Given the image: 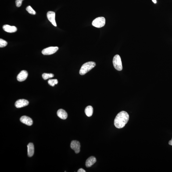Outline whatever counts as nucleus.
Segmentation results:
<instances>
[{
  "mask_svg": "<svg viewBox=\"0 0 172 172\" xmlns=\"http://www.w3.org/2000/svg\"><path fill=\"white\" fill-rule=\"evenodd\" d=\"M129 116L127 112L122 111L118 113L114 120L115 127L118 128H123L128 122Z\"/></svg>",
  "mask_w": 172,
  "mask_h": 172,
  "instance_id": "obj_1",
  "label": "nucleus"
},
{
  "mask_svg": "<svg viewBox=\"0 0 172 172\" xmlns=\"http://www.w3.org/2000/svg\"><path fill=\"white\" fill-rule=\"evenodd\" d=\"M96 63L94 62H89L84 63L82 66L80 71V74L81 75L85 74L96 66Z\"/></svg>",
  "mask_w": 172,
  "mask_h": 172,
  "instance_id": "obj_2",
  "label": "nucleus"
},
{
  "mask_svg": "<svg viewBox=\"0 0 172 172\" xmlns=\"http://www.w3.org/2000/svg\"><path fill=\"white\" fill-rule=\"evenodd\" d=\"M113 62L114 67L116 70L121 71L123 70V66L120 55H115L113 57Z\"/></svg>",
  "mask_w": 172,
  "mask_h": 172,
  "instance_id": "obj_3",
  "label": "nucleus"
},
{
  "mask_svg": "<svg viewBox=\"0 0 172 172\" xmlns=\"http://www.w3.org/2000/svg\"><path fill=\"white\" fill-rule=\"evenodd\" d=\"M106 23V19L103 17H98L93 21L92 24L94 27L101 28L104 27Z\"/></svg>",
  "mask_w": 172,
  "mask_h": 172,
  "instance_id": "obj_4",
  "label": "nucleus"
},
{
  "mask_svg": "<svg viewBox=\"0 0 172 172\" xmlns=\"http://www.w3.org/2000/svg\"><path fill=\"white\" fill-rule=\"evenodd\" d=\"M58 47H48L43 50L42 53L45 55H49L55 53L59 49Z\"/></svg>",
  "mask_w": 172,
  "mask_h": 172,
  "instance_id": "obj_5",
  "label": "nucleus"
},
{
  "mask_svg": "<svg viewBox=\"0 0 172 172\" xmlns=\"http://www.w3.org/2000/svg\"><path fill=\"white\" fill-rule=\"evenodd\" d=\"M80 145L78 141L76 140L72 141L70 144V147L75 151L76 154L80 152Z\"/></svg>",
  "mask_w": 172,
  "mask_h": 172,
  "instance_id": "obj_6",
  "label": "nucleus"
},
{
  "mask_svg": "<svg viewBox=\"0 0 172 172\" xmlns=\"http://www.w3.org/2000/svg\"><path fill=\"white\" fill-rule=\"evenodd\" d=\"M28 101L25 99H20L18 100L15 103V106L17 108L24 107L27 106L29 104Z\"/></svg>",
  "mask_w": 172,
  "mask_h": 172,
  "instance_id": "obj_7",
  "label": "nucleus"
},
{
  "mask_svg": "<svg viewBox=\"0 0 172 172\" xmlns=\"http://www.w3.org/2000/svg\"><path fill=\"white\" fill-rule=\"evenodd\" d=\"M47 17L48 20L55 27H56L57 25L55 20V13L52 11H49L47 12Z\"/></svg>",
  "mask_w": 172,
  "mask_h": 172,
  "instance_id": "obj_8",
  "label": "nucleus"
},
{
  "mask_svg": "<svg viewBox=\"0 0 172 172\" xmlns=\"http://www.w3.org/2000/svg\"><path fill=\"white\" fill-rule=\"evenodd\" d=\"M20 120L22 123L26 125L31 126L33 124V121L32 119L27 116H23L20 118Z\"/></svg>",
  "mask_w": 172,
  "mask_h": 172,
  "instance_id": "obj_9",
  "label": "nucleus"
},
{
  "mask_svg": "<svg viewBox=\"0 0 172 172\" xmlns=\"http://www.w3.org/2000/svg\"><path fill=\"white\" fill-rule=\"evenodd\" d=\"M28 73L26 70L22 71L17 76L18 81L22 82L25 81L27 79L28 76Z\"/></svg>",
  "mask_w": 172,
  "mask_h": 172,
  "instance_id": "obj_10",
  "label": "nucleus"
},
{
  "mask_svg": "<svg viewBox=\"0 0 172 172\" xmlns=\"http://www.w3.org/2000/svg\"><path fill=\"white\" fill-rule=\"evenodd\" d=\"M3 28L5 31L9 33H15L17 31V28L15 26H11L8 25H4Z\"/></svg>",
  "mask_w": 172,
  "mask_h": 172,
  "instance_id": "obj_11",
  "label": "nucleus"
},
{
  "mask_svg": "<svg viewBox=\"0 0 172 172\" xmlns=\"http://www.w3.org/2000/svg\"><path fill=\"white\" fill-rule=\"evenodd\" d=\"M96 162V159L95 157L91 156L87 159L85 162V166L87 167H91Z\"/></svg>",
  "mask_w": 172,
  "mask_h": 172,
  "instance_id": "obj_12",
  "label": "nucleus"
},
{
  "mask_svg": "<svg viewBox=\"0 0 172 172\" xmlns=\"http://www.w3.org/2000/svg\"><path fill=\"white\" fill-rule=\"evenodd\" d=\"M27 155L29 157H31L34 153V145L32 143H30L27 146Z\"/></svg>",
  "mask_w": 172,
  "mask_h": 172,
  "instance_id": "obj_13",
  "label": "nucleus"
},
{
  "mask_svg": "<svg viewBox=\"0 0 172 172\" xmlns=\"http://www.w3.org/2000/svg\"><path fill=\"white\" fill-rule=\"evenodd\" d=\"M58 117L63 120H66L67 118L68 114L63 109H59L58 110L57 113Z\"/></svg>",
  "mask_w": 172,
  "mask_h": 172,
  "instance_id": "obj_14",
  "label": "nucleus"
},
{
  "mask_svg": "<svg viewBox=\"0 0 172 172\" xmlns=\"http://www.w3.org/2000/svg\"><path fill=\"white\" fill-rule=\"evenodd\" d=\"M93 108L92 106H89L87 107L85 110V113L87 116L91 117L93 113Z\"/></svg>",
  "mask_w": 172,
  "mask_h": 172,
  "instance_id": "obj_15",
  "label": "nucleus"
},
{
  "mask_svg": "<svg viewBox=\"0 0 172 172\" xmlns=\"http://www.w3.org/2000/svg\"><path fill=\"white\" fill-rule=\"evenodd\" d=\"M54 75L52 73H44L42 75V77L44 80H46L48 78L54 77Z\"/></svg>",
  "mask_w": 172,
  "mask_h": 172,
  "instance_id": "obj_16",
  "label": "nucleus"
},
{
  "mask_svg": "<svg viewBox=\"0 0 172 172\" xmlns=\"http://www.w3.org/2000/svg\"><path fill=\"white\" fill-rule=\"evenodd\" d=\"M48 83L49 85L52 86V87H54L55 84H58V81L57 79H54V80L50 79L48 80Z\"/></svg>",
  "mask_w": 172,
  "mask_h": 172,
  "instance_id": "obj_17",
  "label": "nucleus"
},
{
  "mask_svg": "<svg viewBox=\"0 0 172 172\" xmlns=\"http://www.w3.org/2000/svg\"><path fill=\"white\" fill-rule=\"evenodd\" d=\"M26 10L30 14L32 15H35L36 14V12L30 6H28L26 8Z\"/></svg>",
  "mask_w": 172,
  "mask_h": 172,
  "instance_id": "obj_18",
  "label": "nucleus"
},
{
  "mask_svg": "<svg viewBox=\"0 0 172 172\" xmlns=\"http://www.w3.org/2000/svg\"><path fill=\"white\" fill-rule=\"evenodd\" d=\"M8 43L7 41L3 39H0V47L1 48H3L6 46L7 45Z\"/></svg>",
  "mask_w": 172,
  "mask_h": 172,
  "instance_id": "obj_19",
  "label": "nucleus"
},
{
  "mask_svg": "<svg viewBox=\"0 0 172 172\" xmlns=\"http://www.w3.org/2000/svg\"><path fill=\"white\" fill-rule=\"evenodd\" d=\"M23 0H16V5L17 7H20L22 5V2Z\"/></svg>",
  "mask_w": 172,
  "mask_h": 172,
  "instance_id": "obj_20",
  "label": "nucleus"
},
{
  "mask_svg": "<svg viewBox=\"0 0 172 172\" xmlns=\"http://www.w3.org/2000/svg\"><path fill=\"white\" fill-rule=\"evenodd\" d=\"M78 172H85L86 171L85 170H84V169L82 168H80L79 169V170L77 171Z\"/></svg>",
  "mask_w": 172,
  "mask_h": 172,
  "instance_id": "obj_21",
  "label": "nucleus"
},
{
  "mask_svg": "<svg viewBox=\"0 0 172 172\" xmlns=\"http://www.w3.org/2000/svg\"><path fill=\"white\" fill-rule=\"evenodd\" d=\"M169 145L172 146V139L171 140L169 141Z\"/></svg>",
  "mask_w": 172,
  "mask_h": 172,
  "instance_id": "obj_22",
  "label": "nucleus"
},
{
  "mask_svg": "<svg viewBox=\"0 0 172 172\" xmlns=\"http://www.w3.org/2000/svg\"><path fill=\"white\" fill-rule=\"evenodd\" d=\"M152 1L154 3L156 4V0H152Z\"/></svg>",
  "mask_w": 172,
  "mask_h": 172,
  "instance_id": "obj_23",
  "label": "nucleus"
}]
</instances>
